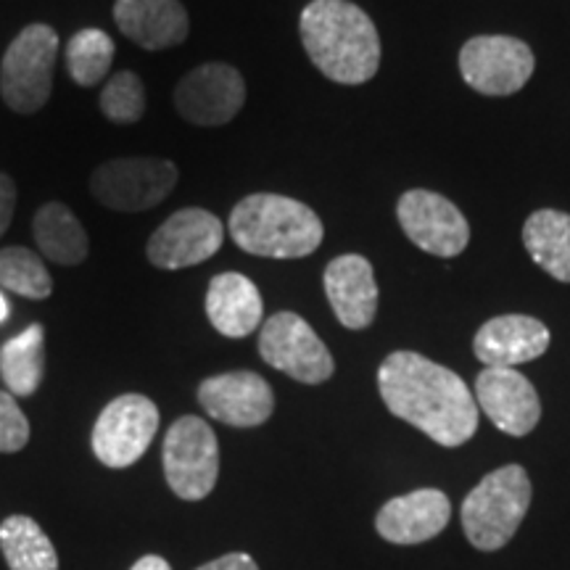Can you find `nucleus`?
Segmentation results:
<instances>
[{
  "label": "nucleus",
  "mask_w": 570,
  "mask_h": 570,
  "mask_svg": "<svg viewBox=\"0 0 570 570\" xmlns=\"http://www.w3.org/2000/svg\"><path fill=\"white\" fill-rule=\"evenodd\" d=\"M377 389L391 415L441 446H462L479 431V404L465 381L423 354H389L377 370Z\"/></svg>",
  "instance_id": "obj_1"
},
{
  "label": "nucleus",
  "mask_w": 570,
  "mask_h": 570,
  "mask_svg": "<svg viewBox=\"0 0 570 570\" xmlns=\"http://www.w3.org/2000/svg\"><path fill=\"white\" fill-rule=\"evenodd\" d=\"M304 51L327 80L365 85L381 67L375 21L348 0H312L298 19Z\"/></svg>",
  "instance_id": "obj_2"
},
{
  "label": "nucleus",
  "mask_w": 570,
  "mask_h": 570,
  "mask_svg": "<svg viewBox=\"0 0 570 570\" xmlns=\"http://www.w3.org/2000/svg\"><path fill=\"white\" fill-rule=\"evenodd\" d=\"M230 238L240 252L265 259H302L323 244V223L309 206L277 194H252L233 206Z\"/></svg>",
  "instance_id": "obj_3"
},
{
  "label": "nucleus",
  "mask_w": 570,
  "mask_h": 570,
  "mask_svg": "<svg viewBox=\"0 0 570 570\" xmlns=\"http://www.w3.org/2000/svg\"><path fill=\"white\" fill-rule=\"evenodd\" d=\"M531 508V479L520 465L489 473L462 502V529L475 550L497 552L515 537Z\"/></svg>",
  "instance_id": "obj_4"
},
{
  "label": "nucleus",
  "mask_w": 570,
  "mask_h": 570,
  "mask_svg": "<svg viewBox=\"0 0 570 570\" xmlns=\"http://www.w3.org/2000/svg\"><path fill=\"white\" fill-rule=\"evenodd\" d=\"M59 59V35L51 24H27L0 63V96L17 114H35L48 104L53 69Z\"/></svg>",
  "instance_id": "obj_5"
},
{
  "label": "nucleus",
  "mask_w": 570,
  "mask_h": 570,
  "mask_svg": "<svg viewBox=\"0 0 570 570\" xmlns=\"http://www.w3.org/2000/svg\"><path fill=\"white\" fill-rule=\"evenodd\" d=\"M164 475L185 502H202L217 487L219 444L206 420L185 415L175 420L164 439Z\"/></svg>",
  "instance_id": "obj_6"
},
{
  "label": "nucleus",
  "mask_w": 570,
  "mask_h": 570,
  "mask_svg": "<svg viewBox=\"0 0 570 570\" xmlns=\"http://www.w3.org/2000/svg\"><path fill=\"white\" fill-rule=\"evenodd\" d=\"M177 167L156 156H132L101 164L90 177V194L114 212H146L175 190Z\"/></svg>",
  "instance_id": "obj_7"
},
{
  "label": "nucleus",
  "mask_w": 570,
  "mask_h": 570,
  "mask_svg": "<svg viewBox=\"0 0 570 570\" xmlns=\"http://www.w3.org/2000/svg\"><path fill=\"white\" fill-rule=\"evenodd\" d=\"M259 354L269 367L306 386H320L336 373V362L323 338L296 312H277L262 325Z\"/></svg>",
  "instance_id": "obj_8"
},
{
  "label": "nucleus",
  "mask_w": 570,
  "mask_h": 570,
  "mask_svg": "<svg viewBox=\"0 0 570 570\" xmlns=\"http://www.w3.org/2000/svg\"><path fill=\"white\" fill-rule=\"evenodd\" d=\"M159 431V407L142 394H122L104 407L92 428V454L106 468H130Z\"/></svg>",
  "instance_id": "obj_9"
},
{
  "label": "nucleus",
  "mask_w": 570,
  "mask_h": 570,
  "mask_svg": "<svg viewBox=\"0 0 570 570\" xmlns=\"http://www.w3.org/2000/svg\"><path fill=\"white\" fill-rule=\"evenodd\" d=\"M533 51L529 42L510 35H479L460 51V75L481 96H512L531 80Z\"/></svg>",
  "instance_id": "obj_10"
},
{
  "label": "nucleus",
  "mask_w": 570,
  "mask_h": 570,
  "mask_svg": "<svg viewBox=\"0 0 570 570\" xmlns=\"http://www.w3.org/2000/svg\"><path fill=\"white\" fill-rule=\"evenodd\" d=\"M246 104V82L240 71L223 61H209L183 77L175 88V109L185 122L219 127L235 119Z\"/></svg>",
  "instance_id": "obj_11"
},
{
  "label": "nucleus",
  "mask_w": 570,
  "mask_h": 570,
  "mask_svg": "<svg viewBox=\"0 0 570 570\" xmlns=\"http://www.w3.org/2000/svg\"><path fill=\"white\" fill-rule=\"evenodd\" d=\"M396 217L407 238L423 252L452 259L470 244V225L458 206L433 190H407L396 204Z\"/></svg>",
  "instance_id": "obj_12"
},
{
  "label": "nucleus",
  "mask_w": 570,
  "mask_h": 570,
  "mask_svg": "<svg viewBox=\"0 0 570 570\" xmlns=\"http://www.w3.org/2000/svg\"><path fill=\"white\" fill-rule=\"evenodd\" d=\"M225 244V225L212 212L188 206L175 212L148 238L146 256L159 269H185L212 259Z\"/></svg>",
  "instance_id": "obj_13"
},
{
  "label": "nucleus",
  "mask_w": 570,
  "mask_h": 570,
  "mask_svg": "<svg viewBox=\"0 0 570 570\" xmlns=\"http://www.w3.org/2000/svg\"><path fill=\"white\" fill-rule=\"evenodd\" d=\"M475 404L508 436H529L541 420L533 383L515 367H483L475 377Z\"/></svg>",
  "instance_id": "obj_14"
},
{
  "label": "nucleus",
  "mask_w": 570,
  "mask_h": 570,
  "mask_svg": "<svg viewBox=\"0 0 570 570\" xmlns=\"http://www.w3.org/2000/svg\"><path fill=\"white\" fill-rule=\"evenodd\" d=\"M198 404L206 415L233 428H256L275 412V394L262 375L235 370L206 377L198 386Z\"/></svg>",
  "instance_id": "obj_15"
},
{
  "label": "nucleus",
  "mask_w": 570,
  "mask_h": 570,
  "mask_svg": "<svg viewBox=\"0 0 570 570\" xmlns=\"http://www.w3.org/2000/svg\"><path fill=\"white\" fill-rule=\"evenodd\" d=\"M452 518V502L439 489H417L394 497L375 518V531L391 544L412 547L439 537Z\"/></svg>",
  "instance_id": "obj_16"
},
{
  "label": "nucleus",
  "mask_w": 570,
  "mask_h": 570,
  "mask_svg": "<svg viewBox=\"0 0 570 570\" xmlns=\"http://www.w3.org/2000/svg\"><path fill=\"white\" fill-rule=\"evenodd\" d=\"M333 315L348 331H365L377 315V283L373 265L362 254L336 256L323 275Z\"/></svg>",
  "instance_id": "obj_17"
},
{
  "label": "nucleus",
  "mask_w": 570,
  "mask_h": 570,
  "mask_svg": "<svg viewBox=\"0 0 570 570\" xmlns=\"http://www.w3.org/2000/svg\"><path fill=\"white\" fill-rule=\"evenodd\" d=\"M550 331L537 317L499 315L481 325L473 352L487 367H518L539 360L550 348Z\"/></svg>",
  "instance_id": "obj_18"
},
{
  "label": "nucleus",
  "mask_w": 570,
  "mask_h": 570,
  "mask_svg": "<svg viewBox=\"0 0 570 570\" xmlns=\"http://www.w3.org/2000/svg\"><path fill=\"white\" fill-rule=\"evenodd\" d=\"M119 32L146 51H167L188 40L190 19L180 0H117Z\"/></svg>",
  "instance_id": "obj_19"
},
{
  "label": "nucleus",
  "mask_w": 570,
  "mask_h": 570,
  "mask_svg": "<svg viewBox=\"0 0 570 570\" xmlns=\"http://www.w3.org/2000/svg\"><path fill=\"white\" fill-rule=\"evenodd\" d=\"M259 288L240 273H219L206 291V317L227 338H246L262 325Z\"/></svg>",
  "instance_id": "obj_20"
},
{
  "label": "nucleus",
  "mask_w": 570,
  "mask_h": 570,
  "mask_svg": "<svg viewBox=\"0 0 570 570\" xmlns=\"http://www.w3.org/2000/svg\"><path fill=\"white\" fill-rule=\"evenodd\" d=\"M32 235L40 252L61 267H77L88 259V233L67 204L51 202L32 217Z\"/></svg>",
  "instance_id": "obj_21"
},
{
  "label": "nucleus",
  "mask_w": 570,
  "mask_h": 570,
  "mask_svg": "<svg viewBox=\"0 0 570 570\" xmlns=\"http://www.w3.org/2000/svg\"><path fill=\"white\" fill-rule=\"evenodd\" d=\"M523 244L547 275L570 283V214L558 209L533 212L523 225Z\"/></svg>",
  "instance_id": "obj_22"
},
{
  "label": "nucleus",
  "mask_w": 570,
  "mask_h": 570,
  "mask_svg": "<svg viewBox=\"0 0 570 570\" xmlns=\"http://www.w3.org/2000/svg\"><path fill=\"white\" fill-rule=\"evenodd\" d=\"M0 547L11 570H59L51 539L27 515H11L0 523Z\"/></svg>",
  "instance_id": "obj_23"
},
{
  "label": "nucleus",
  "mask_w": 570,
  "mask_h": 570,
  "mask_svg": "<svg viewBox=\"0 0 570 570\" xmlns=\"http://www.w3.org/2000/svg\"><path fill=\"white\" fill-rule=\"evenodd\" d=\"M42 325H30L24 333L6 341L0 348V375L13 396H32L42 383Z\"/></svg>",
  "instance_id": "obj_24"
},
{
  "label": "nucleus",
  "mask_w": 570,
  "mask_h": 570,
  "mask_svg": "<svg viewBox=\"0 0 570 570\" xmlns=\"http://www.w3.org/2000/svg\"><path fill=\"white\" fill-rule=\"evenodd\" d=\"M117 46L104 30H80L67 42V69L69 77L82 88L104 82L109 75Z\"/></svg>",
  "instance_id": "obj_25"
},
{
  "label": "nucleus",
  "mask_w": 570,
  "mask_h": 570,
  "mask_svg": "<svg viewBox=\"0 0 570 570\" xmlns=\"http://www.w3.org/2000/svg\"><path fill=\"white\" fill-rule=\"evenodd\" d=\"M0 285L32 302H42L53 294L51 273L40 256L24 246H9L0 252Z\"/></svg>",
  "instance_id": "obj_26"
},
{
  "label": "nucleus",
  "mask_w": 570,
  "mask_h": 570,
  "mask_svg": "<svg viewBox=\"0 0 570 570\" xmlns=\"http://www.w3.org/2000/svg\"><path fill=\"white\" fill-rule=\"evenodd\" d=\"M104 117L114 125H135L146 114V88L135 71H119L98 96Z\"/></svg>",
  "instance_id": "obj_27"
},
{
  "label": "nucleus",
  "mask_w": 570,
  "mask_h": 570,
  "mask_svg": "<svg viewBox=\"0 0 570 570\" xmlns=\"http://www.w3.org/2000/svg\"><path fill=\"white\" fill-rule=\"evenodd\" d=\"M30 441V420L9 391H0V454L21 452Z\"/></svg>",
  "instance_id": "obj_28"
},
{
  "label": "nucleus",
  "mask_w": 570,
  "mask_h": 570,
  "mask_svg": "<svg viewBox=\"0 0 570 570\" xmlns=\"http://www.w3.org/2000/svg\"><path fill=\"white\" fill-rule=\"evenodd\" d=\"M13 212H17V183L6 173H0V238L9 230Z\"/></svg>",
  "instance_id": "obj_29"
},
{
  "label": "nucleus",
  "mask_w": 570,
  "mask_h": 570,
  "mask_svg": "<svg viewBox=\"0 0 570 570\" xmlns=\"http://www.w3.org/2000/svg\"><path fill=\"white\" fill-rule=\"evenodd\" d=\"M196 570H259V566H256L252 554L230 552V554H223V558L206 562V566L196 568Z\"/></svg>",
  "instance_id": "obj_30"
},
{
  "label": "nucleus",
  "mask_w": 570,
  "mask_h": 570,
  "mask_svg": "<svg viewBox=\"0 0 570 570\" xmlns=\"http://www.w3.org/2000/svg\"><path fill=\"white\" fill-rule=\"evenodd\" d=\"M130 570H173V568H169V562L159 558V554H146V558H140Z\"/></svg>",
  "instance_id": "obj_31"
},
{
  "label": "nucleus",
  "mask_w": 570,
  "mask_h": 570,
  "mask_svg": "<svg viewBox=\"0 0 570 570\" xmlns=\"http://www.w3.org/2000/svg\"><path fill=\"white\" fill-rule=\"evenodd\" d=\"M6 317H9V304H6V296L0 294V323H6Z\"/></svg>",
  "instance_id": "obj_32"
}]
</instances>
